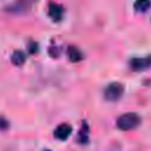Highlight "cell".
Listing matches in <instances>:
<instances>
[{"label": "cell", "instance_id": "1", "mask_svg": "<svg viewBox=\"0 0 151 151\" xmlns=\"http://www.w3.org/2000/svg\"><path fill=\"white\" fill-rule=\"evenodd\" d=\"M140 123V118L134 112H127L123 116H120L117 120V126L123 131H129L134 127H137Z\"/></svg>", "mask_w": 151, "mask_h": 151}, {"label": "cell", "instance_id": "2", "mask_svg": "<svg viewBox=\"0 0 151 151\" xmlns=\"http://www.w3.org/2000/svg\"><path fill=\"white\" fill-rule=\"evenodd\" d=\"M124 91V87L122 84L119 83H112L110 85H107V87L104 91V97L107 100H117L122 97Z\"/></svg>", "mask_w": 151, "mask_h": 151}, {"label": "cell", "instance_id": "3", "mask_svg": "<svg viewBox=\"0 0 151 151\" xmlns=\"http://www.w3.org/2000/svg\"><path fill=\"white\" fill-rule=\"evenodd\" d=\"M32 5H33V0H17L7 8V11L13 14H22L29 11Z\"/></svg>", "mask_w": 151, "mask_h": 151}, {"label": "cell", "instance_id": "4", "mask_svg": "<svg viewBox=\"0 0 151 151\" xmlns=\"http://www.w3.org/2000/svg\"><path fill=\"white\" fill-rule=\"evenodd\" d=\"M48 17L53 20V21H60L63 15H64V8L63 6H60L59 4H54V2H51L48 5Z\"/></svg>", "mask_w": 151, "mask_h": 151}, {"label": "cell", "instance_id": "5", "mask_svg": "<svg viewBox=\"0 0 151 151\" xmlns=\"http://www.w3.org/2000/svg\"><path fill=\"white\" fill-rule=\"evenodd\" d=\"M71 132H72V127H71L68 124L64 123V124H60V125L55 129L54 136H55V138H58V139H60V140H65V139H67V138L70 137Z\"/></svg>", "mask_w": 151, "mask_h": 151}, {"label": "cell", "instance_id": "6", "mask_svg": "<svg viewBox=\"0 0 151 151\" xmlns=\"http://www.w3.org/2000/svg\"><path fill=\"white\" fill-rule=\"evenodd\" d=\"M151 66V57H146V58H139V59H133L131 61V67L136 71H140V70H145L147 67Z\"/></svg>", "mask_w": 151, "mask_h": 151}, {"label": "cell", "instance_id": "7", "mask_svg": "<svg viewBox=\"0 0 151 151\" xmlns=\"http://www.w3.org/2000/svg\"><path fill=\"white\" fill-rule=\"evenodd\" d=\"M67 54H68V58L71 61H79L83 59V54H81L80 50L74 46H70L67 48Z\"/></svg>", "mask_w": 151, "mask_h": 151}, {"label": "cell", "instance_id": "8", "mask_svg": "<svg viewBox=\"0 0 151 151\" xmlns=\"http://www.w3.org/2000/svg\"><path fill=\"white\" fill-rule=\"evenodd\" d=\"M151 6V0H136L134 2V9L137 12H146Z\"/></svg>", "mask_w": 151, "mask_h": 151}, {"label": "cell", "instance_id": "9", "mask_svg": "<svg viewBox=\"0 0 151 151\" xmlns=\"http://www.w3.org/2000/svg\"><path fill=\"white\" fill-rule=\"evenodd\" d=\"M12 63L14 64V65H17V66H20V65H22L24 63H25V59H26V57H25V54H24V52H21V51H15L13 54H12Z\"/></svg>", "mask_w": 151, "mask_h": 151}, {"label": "cell", "instance_id": "10", "mask_svg": "<svg viewBox=\"0 0 151 151\" xmlns=\"http://www.w3.org/2000/svg\"><path fill=\"white\" fill-rule=\"evenodd\" d=\"M29 52L31 53H35L37 52V44L35 42H32V44H29Z\"/></svg>", "mask_w": 151, "mask_h": 151}, {"label": "cell", "instance_id": "11", "mask_svg": "<svg viewBox=\"0 0 151 151\" xmlns=\"http://www.w3.org/2000/svg\"><path fill=\"white\" fill-rule=\"evenodd\" d=\"M45 151H50V150H45Z\"/></svg>", "mask_w": 151, "mask_h": 151}]
</instances>
